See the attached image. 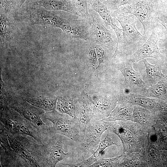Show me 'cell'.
I'll use <instances>...</instances> for the list:
<instances>
[{"label": "cell", "mask_w": 167, "mask_h": 167, "mask_svg": "<svg viewBox=\"0 0 167 167\" xmlns=\"http://www.w3.org/2000/svg\"><path fill=\"white\" fill-rule=\"evenodd\" d=\"M108 121L107 130L115 133L122 142L123 155L134 152L145 153L148 130L140 124L132 121Z\"/></svg>", "instance_id": "obj_1"}, {"label": "cell", "mask_w": 167, "mask_h": 167, "mask_svg": "<svg viewBox=\"0 0 167 167\" xmlns=\"http://www.w3.org/2000/svg\"><path fill=\"white\" fill-rule=\"evenodd\" d=\"M111 13L112 16L119 22L122 28V32L113 55L116 57L119 54L118 46L120 45V53L126 57L130 56L139 49L148 37L142 35L137 30L135 24L138 20L134 15L113 12Z\"/></svg>", "instance_id": "obj_2"}, {"label": "cell", "mask_w": 167, "mask_h": 167, "mask_svg": "<svg viewBox=\"0 0 167 167\" xmlns=\"http://www.w3.org/2000/svg\"><path fill=\"white\" fill-rule=\"evenodd\" d=\"M159 10L157 0H135L113 12L117 14H131L142 24L143 35L149 37L151 33V19L154 12Z\"/></svg>", "instance_id": "obj_3"}, {"label": "cell", "mask_w": 167, "mask_h": 167, "mask_svg": "<svg viewBox=\"0 0 167 167\" xmlns=\"http://www.w3.org/2000/svg\"><path fill=\"white\" fill-rule=\"evenodd\" d=\"M108 121L92 118L87 126L84 138L76 145L75 152L78 162L94 152L98 145L103 133L107 130Z\"/></svg>", "instance_id": "obj_4"}, {"label": "cell", "mask_w": 167, "mask_h": 167, "mask_svg": "<svg viewBox=\"0 0 167 167\" xmlns=\"http://www.w3.org/2000/svg\"><path fill=\"white\" fill-rule=\"evenodd\" d=\"M54 110L46 113L45 118L53 124L50 130L52 133L58 134L69 138L77 143L81 142L79 126L77 118Z\"/></svg>", "instance_id": "obj_5"}, {"label": "cell", "mask_w": 167, "mask_h": 167, "mask_svg": "<svg viewBox=\"0 0 167 167\" xmlns=\"http://www.w3.org/2000/svg\"><path fill=\"white\" fill-rule=\"evenodd\" d=\"M133 63L128 56H125L116 66L123 75L125 88L129 91L130 93L145 96L149 87L143 80L139 73L134 70Z\"/></svg>", "instance_id": "obj_6"}, {"label": "cell", "mask_w": 167, "mask_h": 167, "mask_svg": "<svg viewBox=\"0 0 167 167\" xmlns=\"http://www.w3.org/2000/svg\"><path fill=\"white\" fill-rule=\"evenodd\" d=\"M152 30L150 36L144 44L132 55L128 56L133 63H137L139 61L147 58H152L161 63L163 59L162 55L158 46V41L160 39V34L155 25H151Z\"/></svg>", "instance_id": "obj_7"}, {"label": "cell", "mask_w": 167, "mask_h": 167, "mask_svg": "<svg viewBox=\"0 0 167 167\" xmlns=\"http://www.w3.org/2000/svg\"><path fill=\"white\" fill-rule=\"evenodd\" d=\"M29 22L31 25H42L58 28L62 30L69 22L43 8H29L27 11Z\"/></svg>", "instance_id": "obj_8"}, {"label": "cell", "mask_w": 167, "mask_h": 167, "mask_svg": "<svg viewBox=\"0 0 167 167\" xmlns=\"http://www.w3.org/2000/svg\"><path fill=\"white\" fill-rule=\"evenodd\" d=\"M118 100L128 102L155 112H167V103L156 98H151L139 94L129 93L121 95Z\"/></svg>", "instance_id": "obj_9"}, {"label": "cell", "mask_w": 167, "mask_h": 167, "mask_svg": "<svg viewBox=\"0 0 167 167\" xmlns=\"http://www.w3.org/2000/svg\"><path fill=\"white\" fill-rule=\"evenodd\" d=\"M91 33L96 41L106 47L116 48L117 40L114 38L111 31L104 26L100 19L93 18Z\"/></svg>", "instance_id": "obj_10"}, {"label": "cell", "mask_w": 167, "mask_h": 167, "mask_svg": "<svg viewBox=\"0 0 167 167\" xmlns=\"http://www.w3.org/2000/svg\"><path fill=\"white\" fill-rule=\"evenodd\" d=\"M107 131L106 135L101 141L97 148L92 155L88 158L80 161L81 167H90L99 159V157L103 151L108 147L113 145L120 146L122 144L120 139L115 133L109 130L108 129Z\"/></svg>", "instance_id": "obj_11"}, {"label": "cell", "mask_w": 167, "mask_h": 167, "mask_svg": "<svg viewBox=\"0 0 167 167\" xmlns=\"http://www.w3.org/2000/svg\"><path fill=\"white\" fill-rule=\"evenodd\" d=\"M118 101L116 97L112 96H107L95 101L92 118L99 120L108 117L115 108Z\"/></svg>", "instance_id": "obj_12"}, {"label": "cell", "mask_w": 167, "mask_h": 167, "mask_svg": "<svg viewBox=\"0 0 167 167\" xmlns=\"http://www.w3.org/2000/svg\"><path fill=\"white\" fill-rule=\"evenodd\" d=\"M36 107L28 102H24L15 105L12 108L34 126L38 128L45 125L41 118V114L43 112Z\"/></svg>", "instance_id": "obj_13"}, {"label": "cell", "mask_w": 167, "mask_h": 167, "mask_svg": "<svg viewBox=\"0 0 167 167\" xmlns=\"http://www.w3.org/2000/svg\"><path fill=\"white\" fill-rule=\"evenodd\" d=\"M62 135L56 134L51 140L48 156V162L49 166L55 167L67 156H72L70 155L71 154H69V153L64 152Z\"/></svg>", "instance_id": "obj_14"}, {"label": "cell", "mask_w": 167, "mask_h": 167, "mask_svg": "<svg viewBox=\"0 0 167 167\" xmlns=\"http://www.w3.org/2000/svg\"><path fill=\"white\" fill-rule=\"evenodd\" d=\"M133 115V121L148 131L153 127L157 117L156 112L136 105H134Z\"/></svg>", "instance_id": "obj_15"}, {"label": "cell", "mask_w": 167, "mask_h": 167, "mask_svg": "<svg viewBox=\"0 0 167 167\" xmlns=\"http://www.w3.org/2000/svg\"><path fill=\"white\" fill-rule=\"evenodd\" d=\"M88 2L99 14L106 24L110 26L114 30L116 35L118 43L121 35L122 29L117 26L111 15V11L106 5L99 0H88Z\"/></svg>", "instance_id": "obj_16"}, {"label": "cell", "mask_w": 167, "mask_h": 167, "mask_svg": "<svg viewBox=\"0 0 167 167\" xmlns=\"http://www.w3.org/2000/svg\"><path fill=\"white\" fill-rule=\"evenodd\" d=\"M76 116L79 122L82 140L87 124L93 117V111L88 100L83 98L80 101L76 109Z\"/></svg>", "instance_id": "obj_17"}, {"label": "cell", "mask_w": 167, "mask_h": 167, "mask_svg": "<svg viewBox=\"0 0 167 167\" xmlns=\"http://www.w3.org/2000/svg\"><path fill=\"white\" fill-rule=\"evenodd\" d=\"M20 117L7 116L3 120L6 127L13 133L30 135L37 139L35 134L27 122Z\"/></svg>", "instance_id": "obj_18"}, {"label": "cell", "mask_w": 167, "mask_h": 167, "mask_svg": "<svg viewBox=\"0 0 167 167\" xmlns=\"http://www.w3.org/2000/svg\"><path fill=\"white\" fill-rule=\"evenodd\" d=\"M134 105L124 101L118 100L116 106L110 115L102 120L106 121L131 120L133 121Z\"/></svg>", "instance_id": "obj_19"}, {"label": "cell", "mask_w": 167, "mask_h": 167, "mask_svg": "<svg viewBox=\"0 0 167 167\" xmlns=\"http://www.w3.org/2000/svg\"><path fill=\"white\" fill-rule=\"evenodd\" d=\"M34 5L49 11L60 10L77 14L72 3L67 0H39Z\"/></svg>", "instance_id": "obj_20"}, {"label": "cell", "mask_w": 167, "mask_h": 167, "mask_svg": "<svg viewBox=\"0 0 167 167\" xmlns=\"http://www.w3.org/2000/svg\"><path fill=\"white\" fill-rule=\"evenodd\" d=\"M143 60L146 73L144 81L149 87L155 85L166 76L162 72L161 63L158 62L155 65L150 64L146 59Z\"/></svg>", "instance_id": "obj_21"}, {"label": "cell", "mask_w": 167, "mask_h": 167, "mask_svg": "<svg viewBox=\"0 0 167 167\" xmlns=\"http://www.w3.org/2000/svg\"><path fill=\"white\" fill-rule=\"evenodd\" d=\"M76 101L74 98L69 96L60 97L57 100L56 108L60 113L77 118L76 116Z\"/></svg>", "instance_id": "obj_22"}, {"label": "cell", "mask_w": 167, "mask_h": 167, "mask_svg": "<svg viewBox=\"0 0 167 167\" xmlns=\"http://www.w3.org/2000/svg\"><path fill=\"white\" fill-rule=\"evenodd\" d=\"M123 156V160L118 167H147V160L145 153L134 152Z\"/></svg>", "instance_id": "obj_23"}, {"label": "cell", "mask_w": 167, "mask_h": 167, "mask_svg": "<svg viewBox=\"0 0 167 167\" xmlns=\"http://www.w3.org/2000/svg\"><path fill=\"white\" fill-rule=\"evenodd\" d=\"M145 96L157 98L167 103V74L157 84L149 87Z\"/></svg>", "instance_id": "obj_24"}, {"label": "cell", "mask_w": 167, "mask_h": 167, "mask_svg": "<svg viewBox=\"0 0 167 167\" xmlns=\"http://www.w3.org/2000/svg\"><path fill=\"white\" fill-rule=\"evenodd\" d=\"M27 102L35 107L46 111H53L56 107L57 98L55 97L39 96L26 98Z\"/></svg>", "instance_id": "obj_25"}, {"label": "cell", "mask_w": 167, "mask_h": 167, "mask_svg": "<svg viewBox=\"0 0 167 167\" xmlns=\"http://www.w3.org/2000/svg\"><path fill=\"white\" fill-rule=\"evenodd\" d=\"M157 117L153 128L157 139L164 138L167 136V112H156Z\"/></svg>", "instance_id": "obj_26"}, {"label": "cell", "mask_w": 167, "mask_h": 167, "mask_svg": "<svg viewBox=\"0 0 167 167\" xmlns=\"http://www.w3.org/2000/svg\"><path fill=\"white\" fill-rule=\"evenodd\" d=\"M62 30L74 37L85 40L88 38L89 32L86 28L79 25L73 24L69 22L64 26Z\"/></svg>", "instance_id": "obj_27"}, {"label": "cell", "mask_w": 167, "mask_h": 167, "mask_svg": "<svg viewBox=\"0 0 167 167\" xmlns=\"http://www.w3.org/2000/svg\"><path fill=\"white\" fill-rule=\"evenodd\" d=\"M0 37L3 41H9L12 38V27L9 19L1 13L0 17Z\"/></svg>", "instance_id": "obj_28"}, {"label": "cell", "mask_w": 167, "mask_h": 167, "mask_svg": "<svg viewBox=\"0 0 167 167\" xmlns=\"http://www.w3.org/2000/svg\"><path fill=\"white\" fill-rule=\"evenodd\" d=\"M124 159L122 154L120 156L109 158L99 159L91 165V167H118Z\"/></svg>", "instance_id": "obj_29"}, {"label": "cell", "mask_w": 167, "mask_h": 167, "mask_svg": "<svg viewBox=\"0 0 167 167\" xmlns=\"http://www.w3.org/2000/svg\"><path fill=\"white\" fill-rule=\"evenodd\" d=\"M72 3L76 11L87 22H90V16L88 12V0H71Z\"/></svg>", "instance_id": "obj_30"}, {"label": "cell", "mask_w": 167, "mask_h": 167, "mask_svg": "<svg viewBox=\"0 0 167 167\" xmlns=\"http://www.w3.org/2000/svg\"><path fill=\"white\" fill-rule=\"evenodd\" d=\"M135 0H106L104 3L109 10L112 12L118 9L120 7L130 4Z\"/></svg>", "instance_id": "obj_31"}, {"label": "cell", "mask_w": 167, "mask_h": 167, "mask_svg": "<svg viewBox=\"0 0 167 167\" xmlns=\"http://www.w3.org/2000/svg\"><path fill=\"white\" fill-rule=\"evenodd\" d=\"M95 48L99 62V66L101 63L103 62L105 58L107 57V54L106 51L103 47L97 46Z\"/></svg>", "instance_id": "obj_32"}, {"label": "cell", "mask_w": 167, "mask_h": 167, "mask_svg": "<svg viewBox=\"0 0 167 167\" xmlns=\"http://www.w3.org/2000/svg\"><path fill=\"white\" fill-rule=\"evenodd\" d=\"M14 0H0V3L6 12H10L13 7Z\"/></svg>", "instance_id": "obj_33"}, {"label": "cell", "mask_w": 167, "mask_h": 167, "mask_svg": "<svg viewBox=\"0 0 167 167\" xmlns=\"http://www.w3.org/2000/svg\"><path fill=\"white\" fill-rule=\"evenodd\" d=\"M88 55L90 63L92 66H94L96 63L97 58L95 49L93 48H90Z\"/></svg>", "instance_id": "obj_34"}, {"label": "cell", "mask_w": 167, "mask_h": 167, "mask_svg": "<svg viewBox=\"0 0 167 167\" xmlns=\"http://www.w3.org/2000/svg\"><path fill=\"white\" fill-rule=\"evenodd\" d=\"M157 142L161 149L167 151V136L163 138L157 139Z\"/></svg>", "instance_id": "obj_35"}, {"label": "cell", "mask_w": 167, "mask_h": 167, "mask_svg": "<svg viewBox=\"0 0 167 167\" xmlns=\"http://www.w3.org/2000/svg\"><path fill=\"white\" fill-rule=\"evenodd\" d=\"M161 161L162 167H167V151L161 149Z\"/></svg>", "instance_id": "obj_36"}, {"label": "cell", "mask_w": 167, "mask_h": 167, "mask_svg": "<svg viewBox=\"0 0 167 167\" xmlns=\"http://www.w3.org/2000/svg\"><path fill=\"white\" fill-rule=\"evenodd\" d=\"M27 0H20L19 4V6H21Z\"/></svg>", "instance_id": "obj_37"}]
</instances>
